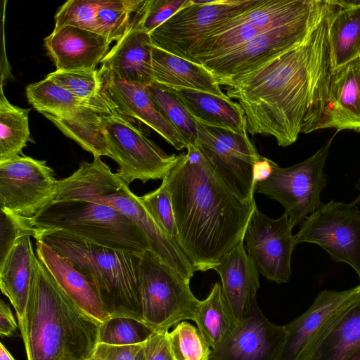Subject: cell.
I'll list each match as a JSON object with an SVG mask.
<instances>
[{
    "label": "cell",
    "instance_id": "obj_1",
    "mask_svg": "<svg viewBox=\"0 0 360 360\" xmlns=\"http://www.w3.org/2000/svg\"><path fill=\"white\" fill-rule=\"evenodd\" d=\"M330 1L323 15L297 46L257 68L221 84L242 107L251 135L295 143L330 71L328 38Z\"/></svg>",
    "mask_w": 360,
    "mask_h": 360
},
{
    "label": "cell",
    "instance_id": "obj_2",
    "mask_svg": "<svg viewBox=\"0 0 360 360\" xmlns=\"http://www.w3.org/2000/svg\"><path fill=\"white\" fill-rule=\"evenodd\" d=\"M165 176L177 229L176 243L195 271L213 269L244 240L255 200H241L195 144Z\"/></svg>",
    "mask_w": 360,
    "mask_h": 360
},
{
    "label": "cell",
    "instance_id": "obj_3",
    "mask_svg": "<svg viewBox=\"0 0 360 360\" xmlns=\"http://www.w3.org/2000/svg\"><path fill=\"white\" fill-rule=\"evenodd\" d=\"M101 323L74 302L37 258L21 335L27 360H89Z\"/></svg>",
    "mask_w": 360,
    "mask_h": 360
},
{
    "label": "cell",
    "instance_id": "obj_4",
    "mask_svg": "<svg viewBox=\"0 0 360 360\" xmlns=\"http://www.w3.org/2000/svg\"><path fill=\"white\" fill-rule=\"evenodd\" d=\"M33 238L52 248L89 279L110 316L143 321L139 294L141 254L102 246L58 229H35Z\"/></svg>",
    "mask_w": 360,
    "mask_h": 360
},
{
    "label": "cell",
    "instance_id": "obj_5",
    "mask_svg": "<svg viewBox=\"0 0 360 360\" xmlns=\"http://www.w3.org/2000/svg\"><path fill=\"white\" fill-rule=\"evenodd\" d=\"M79 199L108 204L127 216L147 238L149 251L190 281L195 271L180 248L161 230L140 197L133 193L99 156L94 157L91 162H82L70 176L58 180L52 202Z\"/></svg>",
    "mask_w": 360,
    "mask_h": 360
},
{
    "label": "cell",
    "instance_id": "obj_6",
    "mask_svg": "<svg viewBox=\"0 0 360 360\" xmlns=\"http://www.w3.org/2000/svg\"><path fill=\"white\" fill-rule=\"evenodd\" d=\"M28 221L34 229H62L112 249L135 254L150 250L133 221L108 204L91 200L51 202Z\"/></svg>",
    "mask_w": 360,
    "mask_h": 360
},
{
    "label": "cell",
    "instance_id": "obj_7",
    "mask_svg": "<svg viewBox=\"0 0 360 360\" xmlns=\"http://www.w3.org/2000/svg\"><path fill=\"white\" fill-rule=\"evenodd\" d=\"M139 294L143 321L153 331L169 330L193 321L200 300L188 281L147 250L141 254Z\"/></svg>",
    "mask_w": 360,
    "mask_h": 360
},
{
    "label": "cell",
    "instance_id": "obj_8",
    "mask_svg": "<svg viewBox=\"0 0 360 360\" xmlns=\"http://www.w3.org/2000/svg\"><path fill=\"white\" fill-rule=\"evenodd\" d=\"M109 158L119 165L116 172L127 185L163 179L175 165L177 155H167L134 124L113 101L103 118Z\"/></svg>",
    "mask_w": 360,
    "mask_h": 360
},
{
    "label": "cell",
    "instance_id": "obj_9",
    "mask_svg": "<svg viewBox=\"0 0 360 360\" xmlns=\"http://www.w3.org/2000/svg\"><path fill=\"white\" fill-rule=\"evenodd\" d=\"M262 0H186L169 19L152 31V44L182 58L201 39Z\"/></svg>",
    "mask_w": 360,
    "mask_h": 360
},
{
    "label": "cell",
    "instance_id": "obj_10",
    "mask_svg": "<svg viewBox=\"0 0 360 360\" xmlns=\"http://www.w3.org/2000/svg\"><path fill=\"white\" fill-rule=\"evenodd\" d=\"M308 159L288 167L274 163L269 176L256 184L255 191L280 202L294 227L301 225L323 203L321 193L327 186L323 172L333 139Z\"/></svg>",
    "mask_w": 360,
    "mask_h": 360
},
{
    "label": "cell",
    "instance_id": "obj_11",
    "mask_svg": "<svg viewBox=\"0 0 360 360\" xmlns=\"http://www.w3.org/2000/svg\"><path fill=\"white\" fill-rule=\"evenodd\" d=\"M195 121V144L236 195L244 202L253 200L254 167L262 156L248 138L247 129L239 133Z\"/></svg>",
    "mask_w": 360,
    "mask_h": 360
},
{
    "label": "cell",
    "instance_id": "obj_12",
    "mask_svg": "<svg viewBox=\"0 0 360 360\" xmlns=\"http://www.w3.org/2000/svg\"><path fill=\"white\" fill-rule=\"evenodd\" d=\"M318 13L262 33L217 58L201 62L217 79L224 81L252 71L300 44L319 21L328 6Z\"/></svg>",
    "mask_w": 360,
    "mask_h": 360
},
{
    "label": "cell",
    "instance_id": "obj_13",
    "mask_svg": "<svg viewBox=\"0 0 360 360\" xmlns=\"http://www.w3.org/2000/svg\"><path fill=\"white\" fill-rule=\"evenodd\" d=\"M295 242L315 243L338 262L349 265L360 278V209L356 205L322 203L301 224Z\"/></svg>",
    "mask_w": 360,
    "mask_h": 360
},
{
    "label": "cell",
    "instance_id": "obj_14",
    "mask_svg": "<svg viewBox=\"0 0 360 360\" xmlns=\"http://www.w3.org/2000/svg\"><path fill=\"white\" fill-rule=\"evenodd\" d=\"M57 183L45 160L18 155L0 162V207L30 219L53 201Z\"/></svg>",
    "mask_w": 360,
    "mask_h": 360
},
{
    "label": "cell",
    "instance_id": "obj_15",
    "mask_svg": "<svg viewBox=\"0 0 360 360\" xmlns=\"http://www.w3.org/2000/svg\"><path fill=\"white\" fill-rule=\"evenodd\" d=\"M360 132V56L330 71L302 128Z\"/></svg>",
    "mask_w": 360,
    "mask_h": 360
},
{
    "label": "cell",
    "instance_id": "obj_16",
    "mask_svg": "<svg viewBox=\"0 0 360 360\" xmlns=\"http://www.w3.org/2000/svg\"><path fill=\"white\" fill-rule=\"evenodd\" d=\"M293 226L285 212L272 219L255 209L246 228L244 247L259 274L277 283H288L296 243Z\"/></svg>",
    "mask_w": 360,
    "mask_h": 360
},
{
    "label": "cell",
    "instance_id": "obj_17",
    "mask_svg": "<svg viewBox=\"0 0 360 360\" xmlns=\"http://www.w3.org/2000/svg\"><path fill=\"white\" fill-rule=\"evenodd\" d=\"M360 349V284L310 337L294 360H345Z\"/></svg>",
    "mask_w": 360,
    "mask_h": 360
},
{
    "label": "cell",
    "instance_id": "obj_18",
    "mask_svg": "<svg viewBox=\"0 0 360 360\" xmlns=\"http://www.w3.org/2000/svg\"><path fill=\"white\" fill-rule=\"evenodd\" d=\"M286 332L270 322L256 304L214 349L210 360H277Z\"/></svg>",
    "mask_w": 360,
    "mask_h": 360
},
{
    "label": "cell",
    "instance_id": "obj_19",
    "mask_svg": "<svg viewBox=\"0 0 360 360\" xmlns=\"http://www.w3.org/2000/svg\"><path fill=\"white\" fill-rule=\"evenodd\" d=\"M221 278L223 298L237 323L247 318L257 304L259 272L248 256L244 240L226 253L213 269Z\"/></svg>",
    "mask_w": 360,
    "mask_h": 360
},
{
    "label": "cell",
    "instance_id": "obj_20",
    "mask_svg": "<svg viewBox=\"0 0 360 360\" xmlns=\"http://www.w3.org/2000/svg\"><path fill=\"white\" fill-rule=\"evenodd\" d=\"M110 42L89 30L65 25L44 39V46L58 70H95L108 53Z\"/></svg>",
    "mask_w": 360,
    "mask_h": 360
},
{
    "label": "cell",
    "instance_id": "obj_21",
    "mask_svg": "<svg viewBox=\"0 0 360 360\" xmlns=\"http://www.w3.org/2000/svg\"><path fill=\"white\" fill-rule=\"evenodd\" d=\"M101 75L103 89L124 114L148 126L176 150L186 148L183 136L158 110L146 86L109 75Z\"/></svg>",
    "mask_w": 360,
    "mask_h": 360
},
{
    "label": "cell",
    "instance_id": "obj_22",
    "mask_svg": "<svg viewBox=\"0 0 360 360\" xmlns=\"http://www.w3.org/2000/svg\"><path fill=\"white\" fill-rule=\"evenodd\" d=\"M113 101L103 88L94 96L86 99L72 114L56 117L44 115L66 136L95 156L110 155L106 142L103 118Z\"/></svg>",
    "mask_w": 360,
    "mask_h": 360
},
{
    "label": "cell",
    "instance_id": "obj_23",
    "mask_svg": "<svg viewBox=\"0 0 360 360\" xmlns=\"http://www.w3.org/2000/svg\"><path fill=\"white\" fill-rule=\"evenodd\" d=\"M150 35L130 25L101 62L99 72L126 82L147 86L152 83V49Z\"/></svg>",
    "mask_w": 360,
    "mask_h": 360
},
{
    "label": "cell",
    "instance_id": "obj_24",
    "mask_svg": "<svg viewBox=\"0 0 360 360\" xmlns=\"http://www.w3.org/2000/svg\"><path fill=\"white\" fill-rule=\"evenodd\" d=\"M31 234L20 236L0 262V288L13 307L21 335L25 332V314L37 255L30 240Z\"/></svg>",
    "mask_w": 360,
    "mask_h": 360
},
{
    "label": "cell",
    "instance_id": "obj_25",
    "mask_svg": "<svg viewBox=\"0 0 360 360\" xmlns=\"http://www.w3.org/2000/svg\"><path fill=\"white\" fill-rule=\"evenodd\" d=\"M36 255L58 283L86 313L101 322L110 317L92 283L66 259L39 240Z\"/></svg>",
    "mask_w": 360,
    "mask_h": 360
},
{
    "label": "cell",
    "instance_id": "obj_26",
    "mask_svg": "<svg viewBox=\"0 0 360 360\" xmlns=\"http://www.w3.org/2000/svg\"><path fill=\"white\" fill-rule=\"evenodd\" d=\"M152 79L167 87H182L230 98L222 91L214 75L202 64L154 46L152 49Z\"/></svg>",
    "mask_w": 360,
    "mask_h": 360
},
{
    "label": "cell",
    "instance_id": "obj_27",
    "mask_svg": "<svg viewBox=\"0 0 360 360\" xmlns=\"http://www.w3.org/2000/svg\"><path fill=\"white\" fill-rule=\"evenodd\" d=\"M330 70L360 56V0H330Z\"/></svg>",
    "mask_w": 360,
    "mask_h": 360
},
{
    "label": "cell",
    "instance_id": "obj_28",
    "mask_svg": "<svg viewBox=\"0 0 360 360\" xmlns=\"http://www.w3.org/2000/svg\"><path fill=\"white\" fill-rule=\"evenodd\" d=\"M356 290L320 291L309 308L284 326L286 335L277 360H294L326 319Z\"/></svg>",
    "mask_w": 360,
    "mask_h": 360
},
{
    "label": "cell",
    "instance_id": "obj_29",
    "mask_svg": "<svg viewBox=\"0 0 360 360\" xmlns=\"http://www.w3.org/2000/svg\"><path fill=\"white\" fill-rule=\"evenodd\" d=\"M168 88L182 101L194 119L235 132L247 129L242 107L231 98L182 87Z\"/></svg>",
    "mask_w": 360,
    "mask_h": 360
},
{
    "label": "cell",
    "instance_id": "obj_30",
    "mask_svg": "<svg viewBox=\"0 0 360 360\" xmlns=\"http://www.w3.org/2000/svg\"><path fill=\"white\" fill-rule=\"evenodd\" d=\"M193 321L211 349L217 347L235 328L238 323L223 298L221 283H216L209 295L200 301Z\"/></svg>",
    "mask_w": 360,
    "mask_h": 360
},
{
    "label": "cell",
    "instance_id": "obj_31",
    "mask_svg": "<svg viewBox=\"0 0 360 360\" xmlns=\"http://www.w3.org/2000/svg\"><path fill=\"white\" fill-rule=\"evenodd\" d=\"M30 109L21 108L9 103L1 87L0 96V162L13 158L21 153L30 139Z\"/></svg>",
    "mask_w": 360,
    "mask_h": 360
},
{
    "label": "cell",
    "instance_id": "obj_32",
    "mask_svg": "<svg viewBox=\"0 0 360 360\" xmlns=\"http://www.w3.org/2000/svg\"><path fill=\"white\" fill-rule=\"evenodd\" d=\"M29 103L40 113L56 117L72 114L84 102L46 77L26 87Z\"/></svg>",
    "mask_w": 360,
    "mask_h": 360
},
{
    "label": "cell",
    "instance_id": "obj_33",
    "mask_svg": "<svg viewBox=\"0 0 360 360\" xmlns=\"http://www.w3.org/2000/svg\"><path fill=\"white\" fill-rule=\"evenodd\" d=\"M146 88L158 110L178 130L187 146L195 144L198 135L195 121L182 101L168 87L155 82Z\"/></svg>",
    "mask_w": 360,
    "mask_h": 360
},
{
    "label": "cell",
    "instance_id": "obj_34",
    "mask_svg": "<svg viewBox=\"0 0 360 360\" xmlns=\"http://www.w3.org/2000/svg\"><path fill=\"white\" fill-rule=\"evenodd\" d=\"M143 0H102L96 19V32L110 42L119 41L128 31Z\"/></svg>",
    "mask_w": 360,
    "mask_h": 360
},
{
    "label": "cell",
    "instance_id": "obj_35",
    "mask_svg": "<svg viewBox=\"0 0 360 360\" xmlns=\"http://www.w3.org/2000/svg\"><path fill=\"white\" fill-rule=\"evenodd\" d=\"M154 331L143 321L122 316H110L101 322L98 343L130 345L144 342Z\"/></svg>",
    "mask_w": 360,
    "mask_h": 360
},
{
    "label": "cell",
    "instance_id": "obj_36",
    "mask_svg": "<svg viewBox=\"0 0 360 360\" xmlns=\"http://www.w3.org/2000/svg\"><path fill=\"white\" fill-rule=\"evenodd\" d=\"M174 360H210L211 347L198 328L187 321L169 331Z\"/></svg>",
    "mask_w": 360,
    "mask_h": 360
},
{
    "label": "cell",
    "instance_id": "obj_37",
    "mask_svg": "<svg viewBox=\"0 0 360 360\" xmlns=\"http://www.w3.org/2000/svg\"><path fill=\"white\" fill-rule=\"evenodd\" d=\"M46 77L82 100L96 96L103 88L101 73L96 69L56 70Z\"/></svg>",
    "mask_w": 360,
    "mask_h": 360
},
{
    "label": "cell",
    "instance_id": "obj_38",
    "mask_svg": "<svg viewBox=\"0 0 360 360\" xmlns=\"http://www.w3.org/2000/svg\"><path fill=\"white\" fill-rule=\"evenodd\" d=\"M140 198L161 230L176 243L177 229L171 195L165 181L162 179L161 185L156 190L141 196Z\"/></svg>",
    "mask_w": 360,
    "mask_h": 360
},
{
    "label": "cell",
    "instance_id": "obj_39",
    "mask_svg": "<svg viewBox=\"0 0 360 360\" xmlns=\"http://www.w3.org/2000/svg\"><path fill=\"white\" fill-rule=\"evenodd\" d=\"M102 0H69L55 15L54 30L70 25L96 32V19Z\"/></svg>",
    "mask_w": 360,
    "mask_h": 360
},
{
    "label": "cell",
    "instance_id": "obj_40",
    "mask_svg": "<svg viewBox=\"0 0 360 360\" xmlns=\"http://www.w3.org/2000/svg\"><path fill=\"white\" fill-rule=\"evenodd\" d=\"M186 0H146L134 15L131 25L150 34L174 15Z\"/></svg>",
    "mask_w": 360,
    "mask_h": 360
},
{
    "label": "cell",
    "instance_id": "obj_41",
    "mask_svg": "<svg viewBox=\"0 0 360 360\" xmlns=\"http://www.w3.org/2000/svg\"><path fill=\"white\" fill-rule=\"evenodd\" d=\"M0 219L1 262L20 236L30 233L33 237L35 229L30 226L27 218L17 215L4 208L0 210Z\"/></svg>",
    "mask_w": 360,
    "mask_h": 360
},
{
    "label": "cell",
    "instance_id": "obj_42",
    "mask_svg": "<svg viewBox=\"0 0 360 360\" xmlns=\"http://www.w3.org/2000/svg\"><path fill=\"white\" fill-rule=\"evenodd\" d=\"M89 360H146L144 342L130 345L98 343Z\"/></svg>",
    "mask_w": 360,
    "mask_h": 360
},
{
    "label": "cell",
    "instance_id": "obj_43",
    "mask_svg": "<svg viewBox=\"0 0 360 360\" xmlns=\"http://www.w3.org/2000/svg\"><path fill=\"white\" fill-rule=\"evenodd\" d=\"M146 360H174L169 330L154 331L144 342Z\"/></svg>",
    "mask_w": 360,
    "mask_h": 360
},
{
    "label": "cell",
    "instance_id": "obj_44",
    "mask_svg": "<svg viewBox=\"0 0 360 360\" xmlns=\"http://www.w3.org/2000/svg\"><path fill=\"white\" fill-rule=\"evenodd\" d=\"M17 323L10 307L3 300L0 303V334L11 336L17 329Z\"/></svg>",
    "mask_w": 360,
    "mask_h": 360
},
{
    "label": "cell",
    "instance_id": "obj_45",
    "mask_svg": "<svg viewBox=\"0 0 360 360\" xmlns=\"http://www.w3.org/2000/svg\"><path fill=\"white\" fill-rule=\"evenodd\" d=\"M274 162L262 157L257 161L254 167V179L255 185L257 182L266 179L271 171Z\"/></svg>",
    "mask_w": 360,
    "mask_h": 360
},
{
    "label": "cell",
    "instance_id": "obj_46",
    "mask_svg": "<svg viewBox=\"0 0 360 360\" xmlns=\"http://www.w3.org/2000/svg\"><path fill=\"white\" fill-rule=\"evenodd\" d=\"M0 360H15L2 343L0 344Z\"/></svg>",
    "mask_w": 360,
    "mask_h": 360
},
{
    "label": "cell",
    "instance_id": "obj_47",
    "mask_svg": "<svg viewBox=\"0 0 360 360\" xmlns=\"http://www.w3.org/2000/svg\"><path fill=\"white\" fill-rule=\"evenodd\" d=\"M355 188L356 190H358L359 194L357 198L352 202V203L357 205L358 204H360V175L357 183L355 184Z\"/></svg>",
    "mask_w": 360,
    "mask_h": 360
},
{
    "label": "cell",
    "instance_id": "obj_48",
    "mask_svg": "<svg viewBox=\"0 0 360 360\" xmlns=\"http://www.w3.org/2000/svg\"><path fill=\"white\" fill-rule=\"evenodd\" d=\"M345 360H360V349L353 353L352 355L348 356Z\"/></svg>",
    "mask_w": 360,
    "mask_h": 360
}]
</instances>
